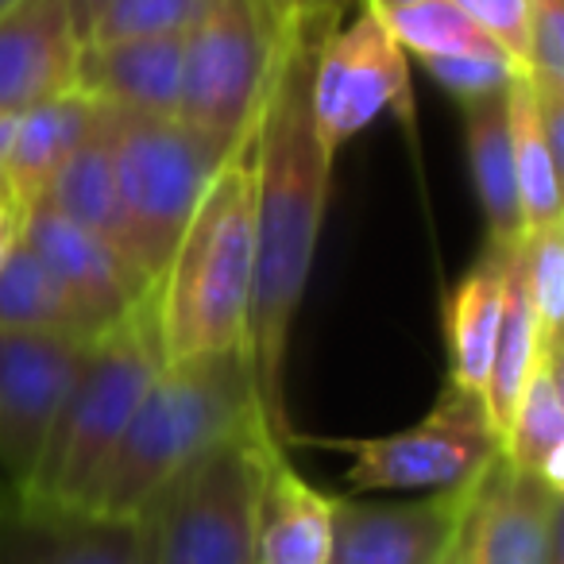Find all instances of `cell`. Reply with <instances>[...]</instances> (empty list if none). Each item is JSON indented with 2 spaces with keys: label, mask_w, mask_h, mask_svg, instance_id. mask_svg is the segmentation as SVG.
<instances>
[{
  "label": "cell",
  "mask_w": 564,
  "mask_h": 564,
  "mask_svg": "<svg viewBox=\"0 0 564 564\" xmlns=\"http://www.w3.org/2000/svg\"><path fill=\"white\" fill-rule=\"evenodd\" d=\"M545 348L541 337L538 314H533L530 286H525V248L522 240L502 243V317L499 333H495V356H491V376H487L484 391V414L491 422L495 437L502 445V433L514 414V402L522 394L525 379H530L533 364Z\"/></svg>",
  "instance_id": "19"
},
{
  "label": "cell",
  "mask_w": 564,
  "mask_h": 564,
  "mask_svg": "<svg viewBox=\"0 0 564 564\" xmlns=\"http://www.w3.org/2000/svg\"><path fill=\"white\" fill-rule=\"evenodd\" d=\"M251 425H263V414L243 352L163 360L86 507L135 518L174 471Z\"/></svg>",
  "instance_id": "3"
},
{
  "label": "cell",
  "mask_w": 564,
  "mask_h": 564,
  "mask_svg": "<svg viewBox=\"0 0 564 564\" xmlns=\"http://www.w3.org/2000/svg\"><path fill=\"white\" fill-rule=\"evenodd\" d=\"M267 12H271L274 24L291 17H306V12H329V9H345L340 0H263Z\"/></svg>",
  "instance_id": "33"
},
{
  "label": "cell",
  "mask_w": 564,
  "mask_h": 564,
  "mask_svg": "<svg viewBox=\"0 0 564 564\" xmlns=\"http://www.w3.org/2000/svg\"><path fill=\"white\" fill-rule=\"evenodd\" d=\"M399 40V47L414 58H453V55H484V58H507V51L453 4V0H425L414 9L379 12ZM510 63V58H507Z\"/></svg>",
  "instance_id": "26"
},
{
  "label": "cell",
  "mask_w": 564,
  "mask_h": 564,
  "mask_svg": "<svg viewBox=\"0 0 564 564\" xmlns=\"http://www.w3.org/2000/svg\"><path fill=\"white\" fill-rule=\"evenodd\" d=\"M182 35L82 43L78 94L120 112L174 117L182 89Z\"/></svg>",
  "instance_id": "16"
},
{
  "label": "cell",
  "mask_w": 564,
  "mask_h": 564,
  "mask_svg": "<svg viewBox=\"0 0 564 564\" xmlns=\"http://www.w3.org/2000/svg\"><path fill=\"white\" fill-rule=\"evenodd\" d=\"M345 9L306 12L279 24L271 78L256 120V274L248 314V368L274 445H294L286 414V352L322 240L337 159L317 140L310 78L325 28Z\"/></svg>",
  "instance_id": "1"
},
{
  "label": "cell",
  "mask_w": 564,
  "mask_h": 564,
  "mask_svg": "<svg viewBox=\"0 0 564 564\" xmlns=\"http://www.w3.org/2000/svg\"><path fill=\"white\" fill-rule=\"evenodd\" d=\"M82 35L70 0H12L0 9V112L20 117L78 89Z\"/></svg>",
  "instance_id": "14"
},
{
  "label": "cell",
  "mask_w": 564,
  "mask_h": 564,
  "mask_svg": "<svg viewBox=\"0 0 564 564\" xmlns=\"http://www.w3.org/2000/svg\"><path fill=\"white\" fill-rule=\"evenodd\" d=\"M0 329L97 340L105 325L40 263V256L20 236L9 259L0 263Z\"/></svg>",
  "instance_id": "24"
},
{
  "label": "cell",
  "mask_w": 564,
  "mask_h": 564,
  "mask_svg": "<svg viewBox=\"0 0 564 564\" xmlns=\"http://www.w3.org/2000/svg\"><path fill=\"white\" fill-rule=\"evenodd\" d=\"M376 12H399V9H414V4H425V0H364Z\"/></svg>",
  "instance_id": "35"
},
{
  "label": "cell",
  "mask_w": 564,
  "mask_h": 564,
  "mask_svg": "<svg viewBox=\"0 0 564 564\" xmlns=\"http://www.w3.org/2000/svg\"><path fill=\"white\" fill-rule=\"evenodd\" d=\"M502 317V243H487L479 263L460 279L448 299V352L453 379L448 387L484 406L487 376H491L495 333Z\"/></svg>",
  "instance_id": "21"
},
{
  "label": "cell",
  "mask_w": 564,
  "mask_h": 564,
  "mask_svg": "<svg viewBox=\"0 0 564 564\" xmlns=\"http://www.w3.org/2000/svg\"><path fill=\"white\" fill-rule=\"evenodd\" d=\"M105 4H109V0H70V17H74V28H78L82 40H86L89 24H94V20L101 17Z\"/></svg>",
  "instance_id": "34"
},
{
  "label": "cell",
  "mask_w": 564,
  "mask_h": 564,
  "mask_svg": "<svg viewBox=\"0 0 564 564\" xmlns=\"http://www.w3.org/2000/svg\"><path fill=\"white\" fill-rule=\"evenodd\" d=\"M456 9L468 12L518 70L530 78V28H525V0H453Z\"/></svg>",
  "instance_id": "31"
},
{
  "label": "cell",
  "mask_w": 564,
  "mask_h": 564,
  "mask_svg": "<svg viewBox=\"0 0 564 564\" xmlns=\"http://www.w3.org/2000/svg\"><path fill=\"white\" fill-rule=\"evenodd\" d=\"M525 28L533 89L564 97V0H525Z\"/></svg>",
  "instance_id": "29"
},
{
  "label": "cell",
  "mask_w": 564,
  "mask_h": 564,
  "mask_svg": "<svg viewBox=\"0 0 564 564\" xmlns=\"http://www.w3.org/2000/svg\"><path fill=\"white\" fill-rule=\"evenodd\" d=\"M333 541V495L317 491L286 460H267L256 514V564H325Z\"/></svg>",
  "instance_id": "18"
},
{
  "label": "cell",
  "mask_w": 564,
  "mask_h": 564,
  "mask_svg": "<svg viewBox=\"0 0 564 564\" xmlns=\"http://www.w3.org/2000/svg\"><path fill=\"white\" fill-rule=\"evenodd\" d=\"M441 89L456 97V101H476V97L499 94L510 86L514 74H522L507 58H484V55H453V58H417Z\"/></svg>",
  "instance_id": "30"
},
{
  "label": "cell",
  "mask_w": 564,
  "mask_h": 564,
  "mask_svg": "<svg viewBox=\"0 0 564 564\" xmlns=\"http://www.w3.org/2000/svg\"><path fill=\"white\" fill-rule=\"evenodd\" d=\"M94 340L0 329V476L28 495Z\"/></svg>",
  "instance_id": "10"
},
{
  "label": "cell",
  "mask_w": 564,
  "mask_h": 564,
  "mask_svg": "<svg viewBox=\"0 0 564 564\" xmlns=\"http://www.w3.org/2000/svg\"><path fill=\"white\" fill-rule=\"evenodd\" d=\"M445 564H460V561H456V549H453V553L445 556Z\"/></svg>",
  "instance_id": "37"
},
{
  "label": "cell",
  "mask_w": 564,
  "mask_h": 564,
  "mask_svg": "<svg viewBox=\"0 0 564 564\" xmlns=\"http://www.w3.org/2000/svg\"><path fill=\"white\" fill-rule=\"evenodd\" d=\"M476 484L430 491L425 499H333V541L325 564H445L476 499Z\"/></svg>",
  "instance_id": "11"
},
{
  "label": "cell",
  "mask_w": 564,
  "mask_h": 564,
  "mask_svg": "<svg viewBox=\"0 0 564 564\" xmlns=\"http://www.w3.org/2000/svg\"><path fill=\"white\" fill-rule=\"evenodd\" d=\"M510 143H514V178L518 209H522V236L538 228L564 225L561 209V166L564 159L553 151L538 112V94L525 74H514L507 86Z\"/></svg>",
  "instance_id": "25"
},
{
  "label": "cell",
  "mask_w": 564,
  "mask_h": 564,
  "mask_svg": "<svg viewBox=\"0 0 564 564\" xmlns=\"http://www.w3.org/2000/svg\"><path fill=\"white\" fill-rule=\"evenodd\" d=\"M251 274H256V124L217 166L163 274L151 286V317L163 360L220 352L248 356Z\"/></svg>",
  "instance_id": "2"
},
{
  "label": "cell",
  "mask_w": 564,
  "mask_h": 564,
  "mask_svg": "<svg viewBox=\"0 0 564 564\" xmlns=\"http://www.w3.org/2000/svg\"><path fill=\"white\" fill-rule=\"evenodd\" d=\"M12 128H17V117H9V112H0V159H4V151H9Z\"/></svg>",
  "instance_id": "36"
},
{
  "label": "cell",
  "mask_w": 564,
  "mask_h": 564,
  "mask_svg": "<svg viewBox=\"0 0 564 564\" xmlns=\"http://www.w3.org/2000/svg\"><path fill=\"white\" fill-rule=\"evenodd\" d=\"M24 243L105 329L151 299V286L117 248L51 205L40 202L24 213Z\"/></svg>",
  "instance_id": "15"
},
{
  "label": "cell",
  "mask_w": 564,
  "mask_h": 564,
  "mask_svg": "<svg viewBox=\"0 0 564 564\" xmlns=\"http://www.w3.org/2000/svg\"><path fill=\"white\" fill-rule=\"evenodd\" d=\"M209 0H109L101 17L89 24L82 43L140 40V35H182L189 32Z\"/></svg>",
  "instance_id": "27"
},
{
  "label": "cell",
  "mask_w": 564,
  "mask_h": 564,
  "mask_svg": "<svg viewBox=\"0 0 564 564\" xmlns=\"http://www.w3.org/2000/svg\"><path fill=\"white\" fill-rule=\"evenodd\" d=\"M387 112H410V63L387 20L360 0L352 20H333L317 43L310 117L317 140L337 159L348 140Z\"/></svg>",
  "instance_id": "9"
},
{
  "label": "cell",
  "mask_w": 564,
  "mask_h": 564,
  "mask_svg": "<svg viewBox=\"0 0 564 564\" xmlns=\"http://www.w3.org/2000/svg\"><path fill=\"white\" fill-rule=\"evenodd\" d=\"M525 248V286L538 314L545 345L561 348L564 329V225L538 228L522 236Z\"/></svg>",
  "instance_id": "28"
},
{
  "label": "cell",
  "mask_w": 564,
  "mask_h": 564,
  "mask_svg": "<svg viewBox=\"0 0 564 564\" xmlns=\"http://www.w3.org/2000/svg\"><path fill=\"white\" fill-rule=\"evenodd\" d=\"M352 456L345 484L352 495L368 491H453L476 484L502 460V445L484 406L448 387L417 425L387 437L322 441Z\"/></svg>",
  "instance_id": "8"
},
{
  "label": "cell",
  "mask_w": 564,
  "mask_h": 564,
  "mask_svg": "<svg viewBox=\"0 0 564 564\" xmlns=\"http://www.w3.org/2000/svg\"><path fill=\"white\" fill-rule=\"evenodd\" d=\"M464 135H468L471 182H476L479 209H484L487 220V243L522 240L507 89L476 97V101H464Z\"/></svg>",
  "instance_id": "22"
},
{
  "label": "cell",
  "mask_w": 564,
  "mask_h": 564,
  "mask_svg": "<svg viewBox=\"0 0 564 564\" xmlns=\"http://www.w3.org/2000/svg\"><path fill=\"white\" fill-rule=\"evenodd\" d=\"M561 502L541 479L495 464L464 518L460 564H561Z\"/></svg>",
  "instance_id": "12"
},
{
  "label": "cell",
  "mask_w": 564,
  "mask_h": 564,
  "mask_svg": "<svg viewBox=\"0 0 564 564\" xmlns=\"http://www.w3.org/2000/svg\"><path fill=\"white\" fill-rule=\"evenodd\" d=\"M4 4H12V0H0V9H4Z\"/></svg>",
  "instance_id": "38"
},
{
  "label": "cell",
  "mask_w": 564,
  "mask_h": 564,
  "mask_svg": "<svg viewBox=\"0 0 564 564\" xmlns=\"http://www.w3.org/2000/svg\"><path fill=\"white\" fill-rule=\"evenodd\" d=\"M279 24L263 0H209L182 35V89L174 117L220 148L251 132L271 78Z\"/></svg>",
  "instance_id": "7"
},
{
  "label": "cell",
  "mask_w": 564,
  "mask_h": 564,
  "mask_svg": "<svg viewBox=\"0 0 564 564\" xmlns=\"http://www.w3.org/2000/svg\"><path fill=\"white\" fill-rule=\"evenodd\" d=\"M159 368H163V348L155 337L151 299H143L132 314H124L94 340L28 495L86 507L120 433L132 422L135 402L143 399Z\"/></svg>",
  "instance_id": "5"
},
{
  "label": "cell",
  "mask_w": 564,
  "mask_h": 564,
  "mask_svg": "<svg viewBox=\"0 0 564 564\" xmlns=\"http://www.w3.org/2000/svg\"><path fill=\"white\" fill-rule=\"evenodd\" d=\"M502 464L533 476L549 491L564 495V391L561 348H545L514 402L502 433Z\"/></svg>",
  "instance_id": "20"
},
{
  "label": "cell",
  "mask_w": 564,
  "mask_h": 564,
  "mask_svg": "<svg viewBox=\"0 0 564 564\" xmlns=\"http://www.w3.org/2000/svg\"><path fill=\"white\" fill-rule=\"evenodd\" d=\"M340 4H348V0H340Z\"/></svg>",
  "instance_id": "39"
},
{
  "label": "cell",
  "mask_w": 564,
  "mask_h": 564,
  "mask_svg": "<svg viewBox=\"0 0 564 564\" xmlns=\"http://www.w3.org/2000/svg\"><path fill=\"white\" fill-rule=\"evenodd\" d=\"M20 236H24V209H20L12 189L0 178V263L9 259V251L20 243Z\"/></svg>",
  "instance_id": "32"
},
{
  "label": "cell",
  "mask_w": 564,
  "mask_h": 564,
  "mask_svg": "<svg viewBox=\"0 0 564 564\" xmlns=\"http://www.w3.org/2000/svg\"><path fill=\"white\" fill-rule=\"evenodd\" d=\"M43 205H51L55 213L70 217L74 225H82L86 232L101 236L109 248H117L120 256L132 263V256H128L124 213H120V194H117V174H112L109 109H105V105H101V117H97V128L86 135V143L74 151L70 163L58 171V178L51 182V189L43 194Z\"/></svg>",
  "instance_id": "23"
},
{
  "label": "cell",
  "mask_w": 564,
  "mask_h": 564,
  "mask_svg": "<svg viewBox=\"0 0 564 564\" xmlns=\"http://www.w3.org/2000/svg\"><path fill=\"white\" fill-rule=\"evenodd\" d=\"M97 117H101V105L89 101L78 89L20 112L9 151L0 159V178L12 189L20 209L28 213L32 205L43 202L58 171L70 163V155L97 128Z\"/></svg>",
  "instance_id": "17"
},
{
  "label": "cell",
  "mask_w": 564,
  "mask_h": 564,
  "mask_svg": "<svg viewBox=\"0 0 564 564\" xmlns=\"http://www.w3.org/2000/svg\"><path fill=\"white\" fill-rule=\"evenodd\" d=\"M279 448L251 425L174 471L135 514L143 564H256L259 495Z\"/></svg>",
  "instance_id": "4"
},
{
  "label": "cell",
  "mask_w": 564,
  "mask_h": 564,
  "mask_svg": "<svg viewBox=\"0 0 564 564\" xmlns=\"http://www.w3.org/2000/svg\"><path fill=\"white\" fill-rule=\"evenodd\" d=\"M109 140L128 256L143 282L155 286L189 213L197 209L205 186L232 148H220L178 117H143L120 109H109Z\"/></svg>",
  "instance_id": "6"
},
{
  "label": "cell",
  "mask_w": 564,
  "mask_h": 564,
  "mask_svg": "<svg viewBox=\"0 0 564 564\" xmlns=\"http://www.w3.org/2000/svg\"><path fill=\"white\" fill-rule=\"evenodd\" d=\"M0 564H143L135 518L0 495Z\"/></svg>",
  "instance_id": "13"
}]
</instances>
